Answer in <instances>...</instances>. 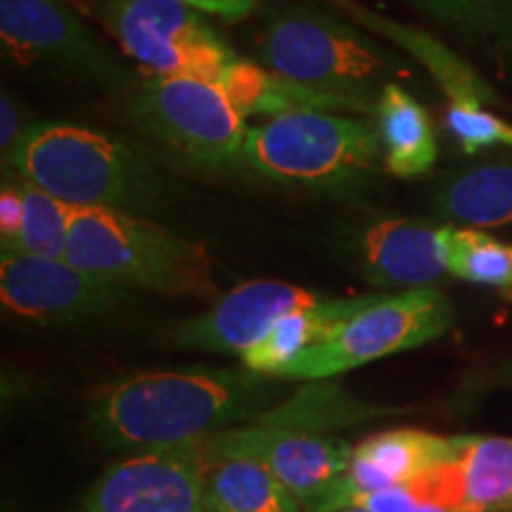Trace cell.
<instances>
[{"label":"cell","mask_w":512,"mask_h":512,"mask_svg":"<svg viewBox=\"0 0 512 512\" xmlns=\"http://www.w3.org/2000/svg\"><path fill=\"white\" fill-rule=\"evenodd\" d=\"M287 394L290 382L245 366L155 370L102 387L88 425L105 446L152 451L261 420Z\"/></svg>","instance_id":"cell-1"},{"label":"cell","mask_w":512,"mask_h":512,"mask_svg":"<svg viewBox=\"0 0 512 512\" xmlns=\"http://www.w3.org/2000/svg\"><path fill=\"white\" fill-rule=\"evenodd\" d=\"M375 408L337 396L332 387L290 396L264 418L228 427L197 441L204 463L221 458H252L273 472L311 512L347 477L354 446L325 430L344 422L373 418Z\"/></svg>","instance_id":"cell-2"},{"label":"cell","mask_w":512,"mask_h":512,"mask_svg":"<svg viewBox=\"0 0 512 512\" xmlns=\"http://www.w3.org/2000/svg\"><path fill=\"white\" fill-rule=\"evenodd\" d=\"M3 169L74 209L143 214L171 192L169 181L131 145L69 121H34Z\"/></svg>","instance_id":"cell-3"},{"label":"cell","mask_w":512,"mask_h":512,"mask_svg":"<svg viewBox=\"0 0 512 512\" xmlns=\"http://www.w3.org/2000/svg\"><path fill=\"white\" fill-rule=\"evenodd\" d=\"M67 261L131 292L219 299L207 249L133 211L74 209Z\"/></svg>","instance_id":"cell-4"},{"label":"cell","mask_w":512,"mask_h":512,"mask_svg":"<svg viewBox=\"0 0 512 512\" xmlns=\"http://www.w3.org/2000/svg\"><path fill=\"white\" fill-rule=\"evenodd\" d=\"M382 157L377 121L342 112H287L249 126L242 164L278 183L330 192L361 188Z\"/></svg>","instance_id":"cell-5"},{"label":"cell","mask_w":512,"mask_h":512,"mask_svg":"<svg viewBox=\"0 0 512 512\" xmlns=\"http://www.w3.org/2000/svg\"><path fill=\"white\" fill-rule=\"evenodd\" d=\"M261 67L304 86L377 100L382 88L411 74L401 57L354 22L311 8L280 10L256 38Z\"/></svg>","instance_id":"cell-6"},{"label":"cell","mask_w":512,"mask_h":512,"mask_svg":"<svg viewBox=\"0 0 512 512\" xmlns=\"http://www.w3.org/2000/svg\"><path fill=\"white\" fill-rule=\"evenodd\" d=\"M131 119L183 162L207 169L242 164L247 117L219 83L195 76H145Z\"/></svg>","instance_id":"cell-7"},{"label":"cell","mask_w":512,"mask_h":512,"mask_svg":"<svg viewBox=\"0 0 512 512\" xmlns=\"http://www.w3.org/2000/svg\"><path fill=\"white\" fill-rule=\"evenodd\" d=\"M453 323V309L437 287L377 294L323 344L306 349L280 370V380H330L377 358L399 354L444 335Z\"/></svg>","instance_id":"cell-8"},{"label":"cell","mask_w":512,"mask_h":512,"mask_svg":"<svg viewBox=\"0 0 512 512\" xmlns=\"http://www.w3.org/2000/svg\"><path fill=\"white\" fill-rule=\"evenodd\" d=\"M0 41L22 67L48 69L100 91L119 93L138 83L131 60L57 0H0Z\"/></svg>","instance_id":"cell-9"},{"label":"cell","mask_w":512,"mask_h":512,"mask_svg":"<svg viewBox=\"0 0 512 512\" xmlns=\"http://www.w3.org/2000/svg\"><path fill=\"white\" fill-rule=\"evenodd\" d=\"M100 22L147 76L219 81L238 55L183 0H105Z\"/></svg>","instance_id":"cell-10"},{"label":"cell","mask_w":512,"mask_h":512,"mask_svg":"<svg viewBox=\"0 0 512 512\" xmlns=\"http://www.w3.org/2000/svg\"><path fill=\"white\" fill-rule=\"evenodd\" d=\"M0 299L12 316L41 325L107 318L131 302V290L81 271L67 259L0 256Z\"/></svg>","instance_id":"cell-11"},{"label":"cell","mask_w":512,"mask_h":512,"mask_svg":"<svg viewBox=\"0 0 512 512\" xmlns=\"http://www.w3.org/2000/svg\"><path fill=\"white\" fill-rule=\"evenodd\" d=\"M204 470L197 441L138 451L102 472L83 512H204Z\"/></svg>","instance_id":"cell-12"},{"label":"cell","mask_w":512,"mask_h":512,"mask_svg":"<svg viewBox=\"0 0 512 512\" xmlns=\"http://www.w3.org/2000/svg\"><path fill=\"white\" fill-rule=\"evenodd\" d=\"M403 489L448 512H512V439L453 437L446 456Z\"/></svg>","instance_id":"cell-13"},{"label":"cell","mask_w":512,"mask_h":512,"mask_svg":"<svg viewBox=\"0 0 512 512\" xmlns=\"http://www.w3.org/2000/svg\"><path fill=\"white\" fill-rule=\"evenodd\" d=\"M323 297L283 280H252L221 294L207 311L185 320L174 332L176 347L211 354H242L285 318Z\"/></svg>","instance_id":"cell-14"},{"label":"cell","mask_w":512,"mask_h":512,"mask_svg":"<svg viewBox=\"0 0 512 512\" xmlns=\"http://www.w3.org/2000/svg\"><path fill=\"white\" fill-rule=\"evenodd\" d=\"M363 273L377 287H437L448 266L441 226L418 219H380L361 238Z\"/></svg>","instance_id":"cell-15"},{"label":"cell","mask_w":512,"mask_h":512,"mask_svg":"<svg viewBox=\"0 0 512 512\" xmlns=\"http://www.w3.org/2000/svg\"><path fill=\"white\" fill-rule=\"evenodd\" d=\"M446 437L422 430H389L354 446L347 477L311 512H335L356 494L403 486L448 453Z\"/></svg>","instance_id":"cell-16"},{"label":"cell","mask_w":512,"mask_h":512,"mask_svg":"<svg viewBox=\"0 0 512 512\" xmlns=\"http://www.w3.org/2000/svg\"><path fill=\"white\" fill-rule=\"evenodd\" d=\"M216 83L228 93V98L245 117L249 114L278 117L287 112H351L358 117H375L377 110V100L304 86V83L275 74L261 64L240 60V57Z\"/></svg>","instance_id":"cell-17"},{"label":"cell","mask_w":512,"mask_h":512,"mask_svg":"<svg viewBox=\"0 0 512 512\" xmlns=\"http://www.w3.org/2000/svg\"><path fill=\"white\" fill-rule=\"evenodd\" d=\"M470 60L512 86V0H408Z\"/></svg>","instance_id":"cell-18"},{"label":"cell","mask_w":512,"mask_h":512,"mask_svg":"<svg viewBox=\"0 0 512 512\" xmlns=\"http://www.w3.org/2000/svg\"><path fill=\"white\" fill-rule=\"evenodd\" d=\"M377 294L370 297H344L323 299L309 309L292 311L280 318L259 342L242 351L240 363L249 370L264 375H278L292 358L304 354L306 349L323 344L337 330H342L358 311L375 302Z\"/></svg>","instance_id":"cell-19"},{"label":"cell","mask_w":512,"mask_h":512,"mask_svg":"<svg viewBox=\"0 0 512 512\" xmlns=\"http://www.w3.org/2000/svg\"><path fill=\"white\" fill-rule=\"evenodd\" d=\"M375 121L382 138V157L389 174L415 178L437 162V136L425 107L399 81L382 88Z\"/></svg>","instance_id":"cell-20"},{"label":"cell","mask_w":512,"mask_h":512,"mask_svg":"<svg viewBox=\"0 0 512 512\" xmlns=\"http://www.w3.org/2000/svg\"><path fill=\"white\" fill-rule=\"evenodd\" d=\"M434 209L467 228L508 226L512 223V162L467 166L446 176L434 195Z\"/></svg>","instance_id":"cell-21"},{"label":"cell","mask_w":512,"mask_h":512,"mask_svg":"<svg viewBox=\"0 0 512 512\" xmlns=\"http://www.w3.org/2000/svg\"><path fill=\"white\" fill-rule=\"evenodd\" d=\"M204 512H304V505L256 460L221 458L204 470Z\"/></svg>","instance_id":"cell-22"},{"label":"cell","mask_w":512,"mask_h":512,"mask_svg":"<svg viewBox=\"0 0 512 512\" xmlns=\"http://www.w3.org/2000/svg\"><path fill=\"white\" fill-rule=\"evenodd\" d=\"M12 174V171H10ZM24 200V216L17 238L0 247L3 254H29L46 259H67L69 228H72L74 207L57 200L50 192L17 176Z\"/></svg>","instance_id":"cell-23"},{"label":"cell","mask_w":512,"mask_h":512,"mask_svg":"<svg viewBox=\"0 0 512 512\" xmlns=\"http://www.w3.org/2000/svg\"><path fill=\"white\" fill-rule=\"evenodd\" d=\"M441 242L453 278L505 290L512 287V245L508 242L467 226H441Z\"/></svg>","instance_id":"cell-24"},{"label":"cell","mask_w":512,"mask_h":512,"mask_svg":"<svg viewBox=\"0 0 512 512\" xmlns=\"http://www.w3.org/2000/svg\"><path fill=\"white\" fill-rule=\"evenodd\" d=\"M448 126L467 155L482 147L503 145L512 150V124L486 110V102L477 98L453 100L448 107Z\"/></svg>","instance_id":"cell-25"},{"label":"cell","mask_w":512,"mask_h":512,"mask_svg":"<svg viewBox=\"0 0 512 512\" xmlns=\"http://www.w3.org/2000/svg\"><path fill=\"white\" fill-rule=\"evenodd\" d=\"M342 508H361L368 512H448L437 505L422 503L413 494H408L403 486H392V489L370 491V494H356L344 501ZM339 508V510H342Z\"/></svg>","instance_id":"cell-26"},{"label":"cell","mask_w":512,"mask_h":512,"mask_svg":"<svg viewBox=\"0 0 512 512\" xmlns=\"http://www.w3.org/2000/svg\"><path fill=\"white\" fill-rule=\"evenodd\" d=\"M24 216V200L22 190L15 174L5 171L3 190H0V245H8L17 238L19 226Z\"/></svg>","instance_id":"cell-27"},{"label":"cell","mask_w":512,"mask_h":512,"mask_svg":"<svg viewBox=\"0 0 512 512\" xmlns=\"http://www.w3.org/2000/svg\"><path fill=\"white\" fill-rule=\"evenodd\" d=\"M29 126L31 124H22V110L15 98L10 93H3L0 98V155H3V162L15 152Z\"/></svg>","instance_id":"cell-28"},{"label":"cell","mask_w":512,"mask_h":512,"mask_svg":"<svg viewBox=\"0 0 512 512\" xmlns=\"http://www.w3.org/2000/svg\"><path fill=\"white\" fill-rule=\"evenodd\" d=\"M183 3L192 5V8L200 12H207V15L238 22V19H245L249 12H254L259 0H183Z\"/></svg>","instance_id":"cell-29"},{"label":"cell","mask_w":512,"mask_h":512,"mask_svg":"<svg viewBox=\"0 0 512 512\" xmlns=\"http://www.w3.org/2000/svg\"><path fill=\"white\" fill-rule=\"evenodd\" d=\"M335 512H368V510H361V508H342V510H335Z\"/></svg>","instance_id":"cell-30"},{"label":"cell","mask_w":512,"mask_h":512,"mask_svg":"<svg viewBox=\"0 0 512 512\" xmlns=\"http://www.w3.org/2000/svg\"><path fill=\"white\" fill-rule=\"evenodd\" d=\"M508 292H510V297H512V287H510V290H508Z\"/></svg>","instance_id":"cell-31"}]
</instances>
